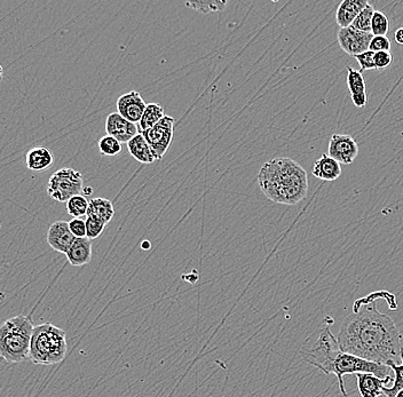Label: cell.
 <instances>
[{
	"instance_id": "cell-31",
	"label": "cell",
	"mask_w": 403,
	"mask_h": 397,
	"mask_svg": "<svg viewBox=\"0 0 403 397\" xmlns=\"http://www.w3.org/2000/svg\"><path fill=\"white\" fill-rule=\"evenodd\" d=\"M391 41L386 36H373L370 43L369 51L373 53L378 52H390Z\"/></svg>"
},
{
	"instance_id": "cell-36",
	"label": "cell",
	"mask_w": 403,
	"mask_h": 397,
	"mask_svg": "<svg viewBox=\"0 0 403 397\" xmlns=\"http://www.w3.org/2000/svg\"><path fill=\"white\" fill-rule=\"evenodd\" d=\"M3 67H1V65H0V82H1V79H3Z\"/></svg>"
},
{
	"instance_id": "cell-28",
	"label": "cell",
	"mask_w": 403,
	"mask_h": 397,
	"mask_svg": "<svg viewBox=\"0 0 403 397\" xmlns=\"http://www.w3.org/2000/svg\"><path fill=\"white\" fill-rule=\"evenodd\" d=\"M390 30V21L385 14L375 10L371 21V34L373 36H387Z\"/></svg>"
},
{
	"instance_id": "cell-25",
	"label": "cell",
	"mask_w": 403,
	"mask_h": 397,
	"mask_svg": "<svg viewBox=\"0 0 403 397\" xmlns=\"http://www.w3.org/2000/svg\"><path fill=\"white\" fill-rule=\"evenodd\" d=\"M375 8L371 5L364 7L361 13L356 17V20L353 22L351 27L354 28L356 30L362 31V32H370L371 34V21H373Z\"/></svg>"
},
{
	"instance_id": "cell-27",
	"label": "cell",
	"mask_w": 403,
	"mask_h": 397,
	"mask_svg": "<svg viewBox=\"0 0 403 397\" xmlns=\"http://www.w3.org/2000/svg\"><path fill=\"white\" fill-rule=\"evenodd\" d=\"M99 151L105 157L118 156L122 153V144L113 136H105L100 139Z\"/></svg>"
},
{
	"instance_id": "cell-3",
	"label": "cell",
	"mask_w": 403,
	"mask_h": 397,
	"mask_svg": "<svg viewBox=\"0 0 403 397\" xmlns=\"http://www.w3.org/2000/svg\"><path fill=\"white\" fill-rule=\"evenodd\" d=\"M32 314L17 315L0 324V357L7 363L29 361L31 336L34 333Z\"/></svg>"
},
{
	"instance_id": "cell-1",
	"label": "cell",
	"mask_w": 403,
	"mask_h": 397,
	"mask_svg": "<svg viewBox=\"0 0 403 397\" xmlns=\"http://www.w3.org/2000/svg\"><path fill=\"white\" fill-rule=\"evenodd\" d=\"M389 294L373 292L354 303L337 336L342 352L384 365L401 361L400 331L390 316L377 309V300Z\"/></svg>"
},
{
	"instance_id": "cell-12",
	"label": "cell",
	"mask_w": 403,
	"mask_h": 397,
	"mask_svg": "<svg viewBox=\"0 0 403 397\" xmlns=\"http://www.w3.org/2000/svg\"><path fill=\"white\" fill-rule=\"evenodd\" d=\"M107 136H113L120 143H127L138 136V127L133 122H129L118 112H113L107 117Z\"/></svg>"
},
{
	"instance_id": "cell-13",
	"label": "cell",
	"mask_w": 403,
	"mask_h": 397,
	"mask_svg": "<svg viewBox=\"0 0 403 397\" xmlns=\"http://www.w3.org/2000/svg\"><path fill=\"white\" fill-rule=\"evenodd\" d=\"M76 237L70 231L69 222L67 221H55L54 224H52L48 228L47 244L54 251L67 255Z\"/></svg>"
},
{
	"instance_id": "cell-2",
	"label": "cell",
	"mask_w": 403,
	"mask_h": 397,
	"mask_svg": "<svg viewBox=\"0 0 403 397\" xmlns=\"http://www.w3.org/2000/svg\"><path fill=\"white\" fill-rule=\"evenodd\" d=\"M257 179L260 191L274 203L296 205L307 196V172L287 157H275L266 162Z\"/></svg>"
},
{
	"instance_id": "cell-15",
	"label": "cell",
	"mask_w": 403,
	"mask_h": 397,
	"mask_svg": "<svg viewBox=\"0 0 403 397\" xmlns=\"http://www.w3.org/2000/svg\"><path fill=\"white\" fill-rule=\"evenodd\" d=\"M369 3L367 0H344L339 3L336 12V22L340 29L352 25L356 17Z\"/></svg>"
},
{
	"instance_id": "cell-33",
	"label": "cell",
	"mask_w": 403,
	"mask_h": 397,
	"mask_svg": "<svg viewBox=\"0 0 403 397\" xmlns=\"http://www.w3.org/2000/svg\"><path fill=\"white\" fill-rule=\"evenodd\" d=\"M392 60H393V56L391 54V52L375 53V65L378 70L389 68L392 63Z\"/></svg>"
},
{
	"instance_id": "cell-24",
	"label": "cell",
	"mask_w": 403,
	"mask_h": 397,
	"mask_svg": "<svg viewBox=\"0 0 403 397\" xmlns=\"http://www.w3.org/2000/svg\"><path fill=\"white\" fill-rule=\"evenodd\" d=\"M227 1L221 0H206V1H188L186 3V6L189 7L190 10H199L202 14H210L213 12H221L225 10Z\"/></svg>"
},
{
	"instance_id": "cell-19",
	"label": "cell",
	"mask_w": 403,
	"mask_h": 397,
	"mask_svg": "<svg viewBox=\"0 0 403 397\" xmlns=\"http://www.w3.org/2000/svg\"><path fill=\"white\" fill-rule=\"evenodd\" d=\"M25 164L30 171L44 172L53 167L54 155L46 147H34L28 151Z\"/></svg>"
},
{
	"instance_id": "cell-8",
	"label": "cell",
	"mask_w": 403,
	"mask_h": 397,
	"mask_svg": "<svg viewBox=\"0 0 403 397\" xmlns=\"http://www.w3.org/2000/svg\"><path fill=\"white\" fill-rule=\"evenodd\" d=\"M147 140L151 146L156 160H163L165 153H168L171 147L175 136V118L171 116H164L161 122H158L154 127L141 133Z\"/></svg>"
},
{
	"instance_id": "cell-32",
	"label": "cell",
	"mask_w": 403,
	"mask_h": 397,
	"mask_svg": "<svg viewBox=\"0 0 403 397\" xmlns=\"http://www.w3.org/2000/svg\"><path fill=\"white\" fill-rule=\"evenodd\" d=\"M69 228L76 238L86 237V221L82 217H74L69 221Z\"/></svg>"
},
{
	"instance_id": "cell-21",
	"label": "cell",
	"mask_w": 403,
	"mask_h": 397,
	"mask_svg": "<svg viewBox=\"0 0 403 397\" xmlns=\"http://www.w3.org/2000/svg\"><path fill=\"white\" fill-rule=\"evenodd\" d=\"M115 215V208L109 200L106 198H93L89 200L86 217H93L109 224Z\"/></svg>"
},
{
	"instance_id": "cell-9",
	"label": "cell",
	"mask_w": 403,
	"mask_h": 397,
	"mask_svg": "<svg viewBox=\"0 0 403 397\" xmlns=\"http://www.w3.org/2000/svg\"><path fill=\"white\" fill-rule=\"evenodd\" d=\"M328 155L340 165H351L359 156V146L349 134H334L329 141Z\"/></svg>"
},
{
	"instance_id": "cell-10",
	"label": "cell",
	"mask_w": 403,
	"mask_h": 397,
	"mask_svg": "<svg viewBox=\"0 0 403 397\" xmlns=\"http://www.w3.org/2000/svg\"><path fill=\"white\" fill-rule=\"evenodd\" d=\"M337 36L340 48L353 58L369 51L370 43L373 38V34L356 30L353 27L339 29Z\"/></svg>"
},
{
	"instance_id": "cell-30",
	"label": "cell",
	"mask_w": 403,
	"mask_h": 397,
	"mask_svg": "<svg viewBox=\"0 0 403 397\" xmlns=\"http://www.w3.org/2000/svg\"><path fill=\"white\" fill-rule=\"evenodd\" d=\"M360 65V72H368V70H376L375 65V53L371 51H367L362 54L354 56Z\"/></svg>"
},
{
	"instance_id": "cell-22",
	"label": "cell",
	"mask_w": 403,
	"mask_h": 397,
	"mask_svg": "<svg viewBox=\"0 0 403 397\" xmlns=\"http://www.w3.org/2000/svg\"><path fill=\"white\" fill-rule=\"evenodd\" d=\"M164 116V108L161 105H158V103H149V105H147L144 115H142L140 122H139L141 133L154 127L158 122H161Z\"/></svg>"
},
{
	"instance_id": "cell-18",
	"label": "cell",
	"mask_w": 403,
	"mask_h": 397,
	"mask_svg": "<svg viewBox=\"0 0 403 397\" xmlns=\"http://www.w3.org/2000/svg\"><path fill=\"white\" fill-rule=\"evenodd\" d=\"M65 255L72 266L87 265L92 260V242L87 237L76 238Z\"/></svg>"
},
{
	"instance_id": "cell-7",
	"label": "cell",
	"mask_w": 403,
	"mask_h": 397,
	"mask_svg": "<svg viewBox=\"0 0 403 397\" xmlns=\"http://www.w3.org/2000/svg\"><path fill=\"white\" fill-rule=\"evenodd\" d=\"M84 191V179L78 171L65 167L52 174L48 180L47 194L58 203H67L70 198Z\"/></svg>"
},
{
	"instance_id": "cell-23",
	"label": "cell",
	"mask_w": 403,
	"mask_h": 397,
	"mask_svg": "<svg viewBox=\"0 0 403 397\" xmlns=\"http://www.w3.org/2000/svg\"><path fill=\"white\" fill-rule=\"evenodd\" d=\"M387 367L394 372V381L392 387H384L383 393L387 397H395L397 391L403 389V348L401 350V364L394 363L392 361L387 362Z\"/></svg>"
},
{
	"instance_id": "cell-29",
	"label": "cell",
	"mask_w": 403,
	"mask_h": 397,
	"mask_svg": "<svg viewBox=\"0 0 403 397\" xmlns=\"http://www.w3.org/2000/svg\"><path fill=\"white\" fill-rule=\"evenodd\" d=\"M86 237L89 239H96L100 237L102 234L105 228H106V222L96 219V217H86Z\"/></svg>"
},
{
	"instance_id": "cell-11",
	"label": "cell",
	"mask_w": 403,
	"mask_h": 397,
	"mask_svg": "<svg viewBox=\"0 0 403 397\" xmlns=\"http://www.w3.org/2000/svg\"><path fill=\"white\" fill-rule=\"evenodd\" d=\"M146 107L144 98L137 91H131L117 100V112L133 124L140 122Z\"/></svg>"
},
{
	"instance_id": "cell-17",
	"label": "cell",
	"mask_w": 403,
	"mask_h": 397,
	"mask_svg": "<svg viewBox=\"0 0 403 397\" xmlns=\"http://www.w3.org/2000/svg\"><path fill=\"white\" fill-rule=\"evenodd\" d=\"M342 173V165L329 156L328 153L321 155L313 167V175L320 180L331 182L339 179Z\"/></svg>"
},
{
	"instance_id": "cell-14",
	"label": "cell",
	"mask_w": 403,
	"mask_h": 397,
	"mask_svg": "<svg viewBox=\"0 0 403 397\" xmlns=\"http://www.w3.org/2000/svg\"><path fill=\"white\" fill-rule=\"evenodd\" d=\"M358 388L361 397H380L384 395L383 388L392 381V377L378 378L373 374H356Z\"/></svg>"
},
{
	"instance_id": "cell-16",
	"label": "cell",
	"mask_w": 403,
	"mask_h": 397,
	"mask_svg": "<svg viewBox=\"0 0 403 397\" xmlns=\"http://www.w3.org/2000/svg\"><path fill=\"white\" fill-rule=\"evenodd\" d=\"M347 70V87L352 98L353 105H356V108H363L368 103V96L366 81L363 78L362 72L351 67H349Z\"/></svg>"
},
{
	"instance_id": "cell-26",
	"label": "cell",
	"mask_w": 403,
	"mask_h": 397,
	"mask_svg": "<svg viewBox=\"0 0 403 397\" xmlns=\"http://www.w3.org/2000/svg\"><path fill=\"white\" fill-rule=\"evenodd\" d=\"M89 200L83 195H77L67 202V211L74 217H82L87 213Z\"/></svg>"
},
{
	"instance_id": "cell-37",
	"label": "cell",
	"mask_w": 403,
	"mask_h": 397,
	"mask_svg": "<svg viewBox=\"0 0 403 397\" xmlns=\"http://www.w3.org/2000/svg\"><path fill=\"white\" fill-rule=\"evenodd\" d=\"M395 397H403V389L402 391H397V395H395Z\"/></svg>"
},
{
	"instance_id": "cell-5",
	"label": "cell",
	"mask_w": 403,
	"mask_h": 397,
	"mask_svg": "<svg viewBox=\"0 0 403 397\" xmlns=\"http://www.w3.org/2000/svg\"><path fill=\"white\" fill-rule=\"evenodd\" d=\"M340 352L342 350L339 347L337 336H334L331 328L328 325L318 332L316 339L308 341L303 347L301 355L308 364L318 367L327 376H330L332 364Z\"/></svg>"
},
{
	"instance_id": "cell-35",
	"label": "cell",
	"mask_w": 403,
	"mask_h": 397,
	"mask_svg": "<svg viewBox=\"0 0 403 397\" xmlns=\"http://www.w3.org/2000/svg\"><path fill=\"white\" fill-rule=\"evenodd\" d=\"M83 193L87 196V195H92V188H84Z\"/></svg>"
},
{
	"instance_id": "cell-4",
	"label": "cell",
	"mask_w": 403,
	"mask_h": 397,
	"mask_svg": "<svg viewBox=\"0 0 403 397\" xmlns=\"http://www.w3.org/2000/svg\"><path fill=\"white\" fill-rule=\"evenodd\" d=\"M68 352L67 334L51 323L34 326L31 336L29 361L37 365L50 367L61 363Z\"/></svg>"
},
{
	"instance_id": "cell-6",
	"label": "cell",
	"mask_w": 403,
	"mask_h": 397,
	"mask_svg": "<svg viewBox=\"0 0 403 397\" xmlns=\"http://www.w3.org/2000/svg\"><path fill=\"white\" fill-rule=\"evenodd\" d=\"M356 374H373L378 378H386L390 376L391 367L340 352L332 364L331 374H335L338 379L339 389L344 396L349 395L346 391L344 376Z\"/></svg>"
},
{
	"instance_id": "cell-34",
	"label": "cell",
	"mask_w": 403,
	"mask_h": 397,
	"mask_svg": "<svg viewBox=\"0 0 403 397\" xmlns=\"http://www.w3.org/2000/svg\"><path fill=\"white\" fill-rule=\"evenodd\" d=\"M394 39H395L397 44L403 46V27L399 28V29L395 31V34H394Z\"/></svg>"
},
{
	"instance_id": "cell-20",
	"label": "cell",
	"mask_w": 403,
	"mask_h": 397,
	"mask_svg": "<svg viewBox=\"0 0 403 397\" xmlns=\"http://www.w3.org/2000/svg\"><path fill=\"white\" fill-rule=\"evenodd\" d=\"M127 149L130 151L131 156L133 157L134 160H137L139 163L149 165L156 160L151 146L148 144L147 140L144 139V136L141 133L127 142Z\"/></svg>"
}]
</instances>
